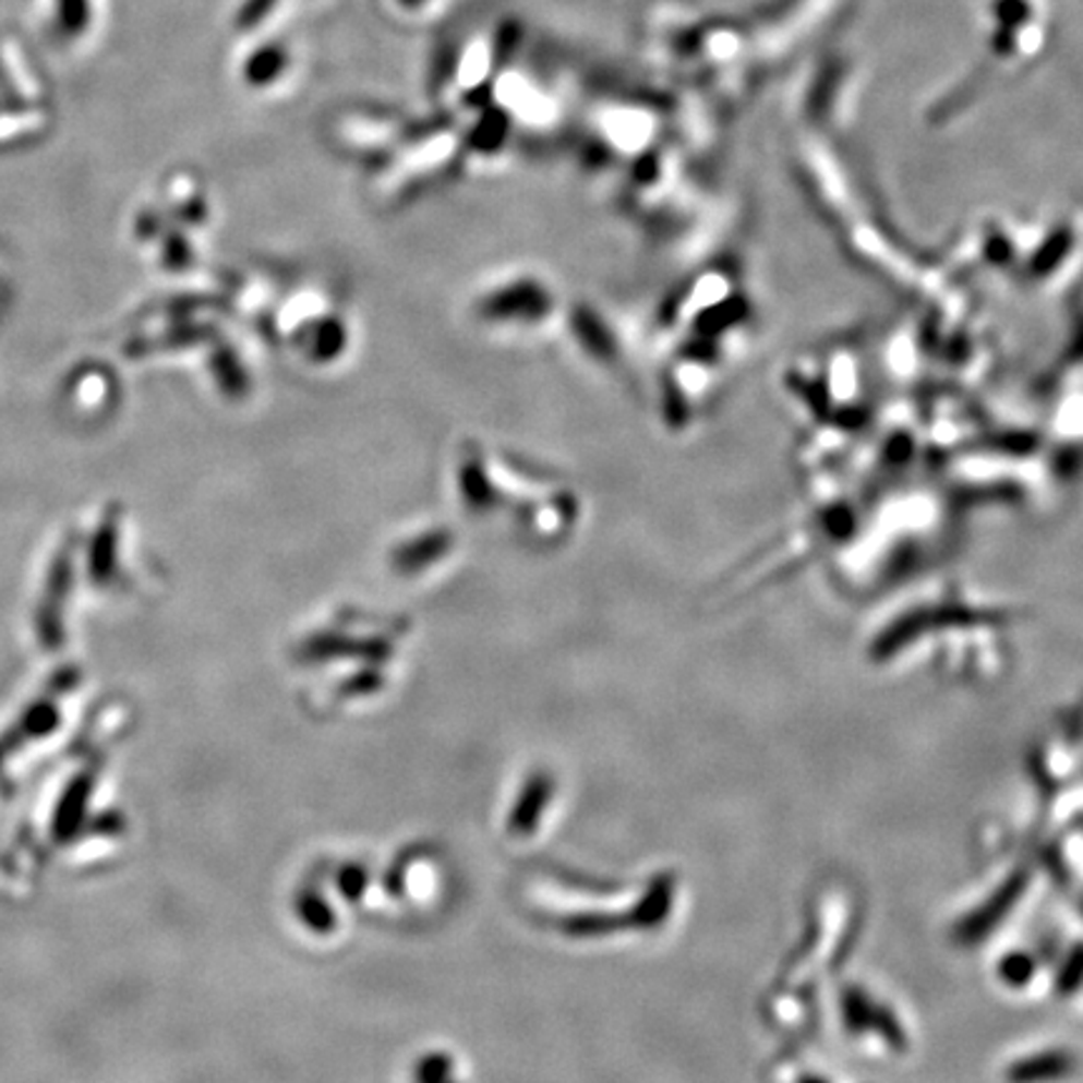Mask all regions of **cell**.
I'll return each instance as SVG.
<instances>
[{
	"instance_id": "obj_5",
	"label": "cell",
	"mask_w": 1083,
	"mask_h": 1083,
	"mask_svg": "<svg viewBox=\"0 0 1083 1083\" xmlns=\"http://www.w3.org/2000/svg\"><path fill=\"white\" fill-rule=\"evenodd\" d=\"M405 5H417V3H422V0H401Z\"/></svg>"
},
{
	"instance_id": "obj_4",
	"label": "cell",
	"mask_w": 1083,
	"mask_h": 1083,
	"mask_svg": "<svg viewBox=\"0 0 1083 1083\" xmlns=\"http://www.w3.org/2000/svg\"><path fill=\"white\" fill-rule=\"evenodd\" d=\"M276 5V0H246L239 11V28H254V25L268 15V11Z\"/></svg>"
},
{
	"instance_id": "obj_2",
	"label": "cell",
	"mask_w": 1083,
	"mask_h": 1083,
	"mask_svg": "<svg viewBox=\"0 0 1083 1083\" xmlns=\"http://www.w3.org/2000/svg\"><path fill=\"white\" fill-rule=\"evenodd\" d=\"M505 129H507V116L505 113H500V111L486 113L484 121L480 123V129L474 131L477 146H482V148L497 146L502 136H505Z\"/></svg>"
},
{
	"instance_id": "obj_3",
	"label": "cell",
	"mask_w": 1083,
	"mask_h": 1083,
	"mask_svg": "<svg viewBox=\"0 0 1083 1083\" xmlns=\"http://www.w3.org/2000/svg\"><path fill=\"white\" fill-rule=\"evenodd\" d=\"M517 40H519V25L515 21H507L497 33V44H494V53H492V61L497 69L507 63L512 50L517 48Z\"/></svg>"
},
{
	"instance_id": "obj_1",
	"label": "cell",
	"mask_w": 1083,
	"mask_h": 1083,
	"mask_svg": "<svg viewBox=\"0 0 1083 1083\" xmlns=\"http://www.w3.org/2000/svg\"><path fill=\"white\" fill-rule=\"evenodd\" d=\"M284 65H287V53L279 46H266L251 56L246 65V79L254 86H266V83H272L284 71Z\"/></svg>"
}]
</instances>
